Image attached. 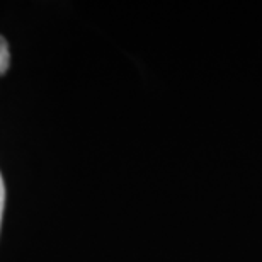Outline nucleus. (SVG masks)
<instances>
[{
	"label": "nucleus",
	"mask_w": 262,
	"mask_h": 262,
	"mask_svg": "<svg viewBox=\"0 0 262 262\" xmlns=\"http://www.w3.org/2000/svg\"><path fill=\"white\" fill-rule=\"evenodd\" d=\"M4 204H5V186H4V179H2V174H0V223H2Z\"/></svg>",
	"instance_id": "obj_2"
},
{
	"label": "nucleus",
	"mask_w": 262,
	"mask_h": 262,
	"mask_svg": "<svg viewBox=\"0 0 262 262\" xmlns=\"http://www.w3.org/2000/svg\"><path fill=\"white\" fill-rule=\"evenodd\" d=\"M10 67V53H9V45L5 41L4 36H0V75H4Z\"/></svg>",
	"instance_id": "obj_1"
}]
</instances>
